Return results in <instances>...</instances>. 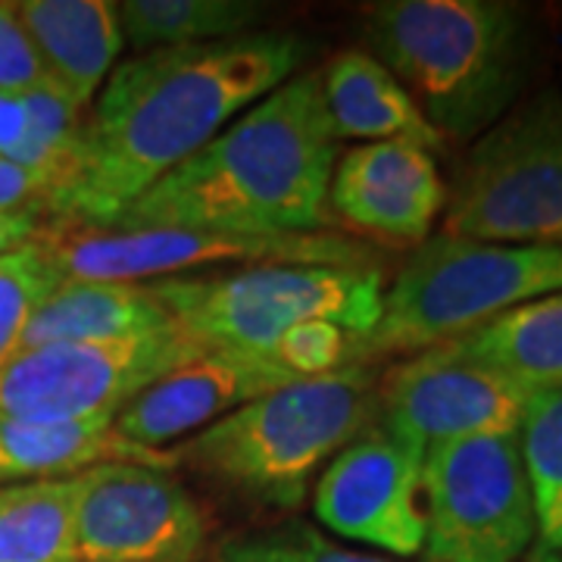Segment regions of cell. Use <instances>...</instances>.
Masks as SVG:
<instances>
[{
    "label": "cell",
    "mask_w": 562,
    "mask_h": 562,
    "mask_svg": "<svg viewBox=\"0 0 562 562\" xmlns=\"http://www.w3.org/2000/svg\"><path fill=\"white\" fill-rule=\"evenodd\" d=\"M310 41L294 32L135 54L103 81L79 147L47 201L50 220L110 228L162 176L301 72Z\"/></svg>",
    "instance_id": "6da1fadb"
},
{
    "label": "cell",
    "mask_w": 562,
    "mask_h": 562,
    "mask_svg": "<svg viewBox=\"0 0 562 562\" xmlns=\"http://www.w3.org/2000/svg\"><path fill=\"white\" fill-rule=\"evenodd\" d=\"M338 144L322 98V72L301 69L147 188L103 232H325Z\"/></svg>",
    "instance_id": "7a4b0ae2"
},
{
    "label": "cell",
    "mask_w": 562,
    "mask_h": 562,
    "mask_svg": "<svg viewBox=\"0 0 562 562\" xmlns=\"http://www.w3.org/2000/svg\"><path fill=\"white\" fill-rule=\"evenodd\" d=\"M362 35L441 138H482L531 76L528 13L506 0H382L362 7Z\"/></svg>",
    "instance_id": "3957f363"
},
{
    "label": "cell",
    "mask_w": 562,
    "mask_h": 562,
    "mask_svg": "<svg viewBox=\"0 0 562 562\" xmlns=\"http://www.w3.org/2000/svg\"><path fill=\"white\" fill-rule=\"evenodd\" d=\"M379 422V379L357 362L276 387L169 450L176 469L184 465L247 501L297 509L313 475Z\"/></svg>",
    "instance_id": "277c9868"
},
{
    "label": "cell",
    "mask_w": 562,
    "mask_h": 562,
    "mask_svg": "<svg viewBox=\"0 0 562 562\" xmlns=\"http://www.w3.org/2000/svg\"><path fill=\"white\" fill-rule=\"evenodd\" d=\"M562 291V250L435 235L384 288L375 328L353 341V362L422 353Z\"/></svg>",
    "instance_id": "5b68a950"
},
{
    "label": "cell",
    "mask_w": 562,
    "mask_h": 562,
    "mask_svg": "<svg viewBox=\"0 0 562 562\" xmlns=\"http://www.w3.org/2000/svg\"><path fill=\"white\" fill-rule=\"evenodd\" d=\"M172 322L203 350L269 353L303 322H335L366 338L382 316L375 266H244L222 276L150 281Z\"/></svg>",
    "instance_id": "8992f818"
},
{
    "label": "cell",
    "mask_w": 562,
    "mask_h": 562,
    "mask_svg": "<svg viewBox=\"0 0 562 562\" xmlns=\"http://www.w3.org/2000/svg\"><path fill=\"white\" fill-rule=\"evenodd\" d=\"M441 235L562 250V94L519 101L465 150Z\"/></svg>",
    "instance_id": "52a82bcc"
},
{
    "label": "cell",
    "mask_w": 562,
    "mask_h": 562,
    "mask_svg": "<svg viewBox=\"0 0 562 562\" xmlns=\"http://www.w3.org/2000/svg\"><path fill=\"white\" fill-rule=\"evenodd\" d=\"M44 244L63 281H160L203 266H375L372 247L335 232L235 235L206 228L98 232L47 220Z\"/></svg>",
    "instance_id": "ba28073f"
},
{
    "label": "cell",
    "mask_w": 562,
    "mask_h": 562,
    "mask_svg": "<svg viewBox=\"0 0 562 562\" xmlns=\"http://www.w3.org/2000/svg\"><path fill=\"white\" fill-rule=\"evenodd\" d=\"M422 497L425 562H522L538 547L519 435L428 447Z\"/></svg>",
    "instance_id": "9c48e42d"
},
{
    "label": "cell",
    "mask_w": 562,
    "mask_h": 562,
    "mask_svg": "<svg viewBox=\"0 0 562 562\" xmlns=\"http://www.w3.org/2000/svg\"><path fill=\"white\" fill-rule=\"evenodd\" d=\"M203 347L179 325L125 341L47 344L0 369V416L29 422L116 419L128 403Z\"/></svg>",
    "instance_id": "30bf717a"
},
{
    "label": "cell",
    "mask_w": 562,
    "mask_h": 562,
    "mask_svg": "<svg viewBox=\"0 0 562 562\" xmlns=\"http://www.w3.org/2000/svg\"><path fill=\"white\" fill-rule=\"evenodd\" d=\"M79 562H201L206 516L172 469L103 462L76 475Z\"/></svg>",
    "instance_id": "8fae6325"
},
{
    "label": "cell",
    "mask_w": 562,
    "mask_h": 562,
    "mask_svg": "<svg viewBox=\"0 0 562 562\" xmlns=\"http://www.w3.org/2000/svg\"><path fill=\"white\" fill-rule=\"evenodd\" d=\"M425 450L387 431L382 422L347 443L322 469L313 513L344 541L382 550L394 560L419 557L425 547Z\"/></svg>",
    "instance_id": "7c38bea8"
},
{
    "label": "cell",
    "mask_w": 562,
    "mask_h": 562,
    "mask_svg": "<svg viewBox=\"0 0 562 562\" xmlns=\"http://www.w3.org/2000/svg\"><path fill=\"white\" fill-rule=\"evenodd\" d=\"M531 391L447 344L413 353L379 379L382 425L403 441L435 443L519 435Z\"/></svg>",
    "instance_id": "4fadbf2b"
},
{
    "label": "cell",
    "mask_w": 562,
    "mask_h": 562,
    "mask_svg": "<svg viewBox=\"0 0 562 562\" xmlns=\"http://www.w3.org/2000/svg\"><path fill=\"white\" fill-rule=\"evenodd\" d=\"M291 382L301 379H294L272 353L203 350L201 357L140 391L113 419V431L122 441L166 453L169 443L188 441L244 403Z\"/></svg>",
    "instance_id": "5bb4252c"
},
{
    "label": "cell",
    "mask_w": 562,
    "mask_h": 562,
    "mask_svg": "<svg viewBox=\"0 0 562 562\" xmlns=\"http://www.w3.org/2000/svg\"><path fill=\"white\" fill-rule=\"evenodd\" d=\"M447 206L431 150L409 140L357 144L335 162L328 210L362 235L382 241H428Z\"/></svg>",
    "instance_id": "9a60e30c"
},
{
    "label": "cell",
    "mask_w": 562,
    "mask_h": 562,
    "mask_svg": "<svg viewBox=\"0 0 562 562\" xmlns=\"http://www.w3.org/2000/svg\"><path fill=\"white\" fill-rule=\"evenodd\" d=\"M16 16L38 54L44 85L60 91L76 110H85L101 94L125 47L116 3L22 0Z\"/></svg>",
    "instance_id": "2e32d148"
},
{
    "label": "cell",
    "mask_w": 562,
    "mask_h": 562,
    "mask_svg": "<svg viewBox=\"0 0 562 562\" xmlns=\"http://www.w3.org/2000/svg\"><path fill=\"white\" fill-rule=\"evenodd\" d=\"M169 325L176 322L150 281H63L29 322L22 350L47 344L125 341Z\"/></svg>",
    "instance_id": "e0dca14e"
},
{
    "label": "cell",
    "mask_w": 562,
    "mask_h": 562,
    "mask_svg": "<svg viewBox=\"0 0 562 562\" xmlns=\"http://www.w3.org/2000/svg\"><path fill=\"white\" fill-rule=\"evenodd\" d=\"M103 462L176 469L172 450L154 453L122 441L113 419L29 422L0 416V484L72 479Z\"/></svg>",
    "instance_id": "ac0fdd59"
},
{
    "label": "cell",
    "mask_w": 562,
    "mask_h": 562,
    "mask_svg": "<svg viewBox=\"0 0 562 562\" xmlns=\"http://www.w3.org/2000/svg\"><path fill=\"white\" fill-rule=\"evenodd\" d=\"M322 98L338 140H409L425 150L441 147L443 138L425 122L401 81L366 50H344L322 69Z\"/></svg>",
    "instance_id": "d6986e66"
},
{
    "label": "cell",
    "mask_w": 562,
    "mask_h": 562,
    "mask_svg": "<svg viewBox=\"0 0 562 562\" xmlns=\"http://www.w3.org/2000/svg\"><path fill=\"white\" fill-rule=\"evenodd\" d=\"M447 347L491 366L531 394L562 387V291L525 303L457 341H447Z\"/></svg>",
    "instance_id": "ffe728a7"
},
{
    "label": "cell",
    "mask_w": 562,
    "mask_h": 562,
    "mask_svg": "<svg viewBox=\"0 0 562 562\" xmlns=\"http://www.w3.org/2000/svg\"><path fill=\"white\" fill-rule=\"evenodd\" d=\"M122 38L135 54L241 38L257 32L269 7L257 0H122Z\"/></svg>",
    "instance_id": "44dd1931"
},
{
    "label": "cell",
    "mask_w": 562,
    "mask_h": 562,
    "mask_svg": "<svg viewBox=\"0 0 562 562\" xmlns=\"http://www.w3.org/2000/svg\"><path fill=\"white\" fill-rule=\"evenodd\" d=\"M0 562H79L76 475L0 487Z\"/></svg>",
    "instance_id": "7402d4cb"
},
{
    "label": "cell",
    "mask_w": 562,
    "mask_h": 562,
    "mask_svg": "<svg viewBox=\"0 0 562 562\" xmlns=\"http://www.w3.org/2000/svg\"><path fill=\"white\" fill-rule=\"evenodd\" d=\"M519 450L535 501L538 547L562 553V387L535 391L528 397Z\"/></svg>",
    "instance_id": "603a6c76"
},
{
    "label": "cell",
    "mask_w": 562,
    "mask_h": 562,
    "mask_svg": "<svg viewBox=\"0 0 562 562\" xmlns=\"http://www.w3.org/2000/svg\"><path fill=\"white\" fill-rule=\"evenodd\" d=\"M201 562H397L379 553H360L344 543L325 538L319 528L291 519V522L254 528L228 535L206 547Z\"/></svg>",
    "instance_id": "cb8c5ba5"
},
{
    "label": "cell",
    "mask_w": 562,
    "mask_h": 562,
    "mask_svg": "<svg viewBox=\"0 0 562 562\" xmlns=\"http://www.w3.org/2000/svg\"><path fill=\"white\" fill-rule=\"evenodd\" d=\"M60 284L63 276L41 241L0 257V369L20 353L29 322Z\"/></svg>",
    "instance_id": "d4e9b609"
},
{
    "label": "cell",
    "mask_w": 562,
    "mask_h": 562,
    "mask_svg": "<svg viewBox=\"0 0 562 562\" xmlns=\"http://www.w3.org/2000/svg\"><path fill=\"white\" fill-rule=\"evenodd\" d=\"M22 103H25V135L20 147L10 154V160L47 172L57 188V181L66 176L69 162L76 157L85 116L50 85H41L35 91L22 94Z\"/></svg>",
    "instance_id": "484cf974"
},
{
    "label": "cell",
    "mask_w": 562,
    "mask_h": 562,
    "mask_svg": "<svg viewBox=\"0 0 562 562\" xmlns=\"http://www.w3.org/2000/svg\"><path fill=\"white\" fill-rule=\"evenodd\" d=\"M353 341L347 328L335 322H303L284 331L279 341L272 344V357L294 375V379H319L328 372H338L353 362Z\"/></svg>",
    "instance_id": "4316f807"
},
{
    "label": "cell",
    "mask_w": 562,
    "mask_h": 562,
    "mask_svg": "<svg viewBox=\"0 0 562 562\" xmlns=\"http://www.w3.org/2000/svg\"><path fill=\"white\" fill-rule=\"evenodd\" d=\"M44 85L38 54L16 16V3H0V91L29 94Z\"/></svg>",
    "instance_id": "83f0119b"
},
{
    "label": "cell",
    "mask_w": 562,
    "mask_h": 562,
    "mask_svg": "<svg viewBox=\"0 0 562 562\" xmlns=\"http://www.w3.org/2000/svg\"><path fill=\"white\" fill-rule=\"evenodd\" d=\"M54 181L47 172L22 166V162L0 157V213H44L47 216V201H50ZM50 220V216H47Z\"/></svg>",
    "instance_id": "f1b7e54d"
},
{
    "label": "cell",
    "mask_w": 562,
    "mask_h": 562,
    "mask_svg": "<svg viewBox=\"0 0 562 562\" xmlns=\"http://www.w3.org/2000/svg\"><path fill=\"white\" fill-rule=\"evenodd\" d=\"M47 216L44 213H32V210H20V213H0V257L20 250L25 244H32L41 235Z\"/></svg>",
    "instance_id": "f546056e"
},
{
    "label": "cell",
    "mask_w": 562,
    "mask_h": 562,
    "mask_svg": "<svg viewBox=\"0 0 562 562\" xmlns=\"http://www.w3.org/2000/svg\"><path fill=\"white\" fill-rule=\"evenodd\" d=\"M25 135V103L22 94L0 91V157H10Z\"/></svg>",
    "instance_id": "4dcf8cb0"
},
{
    "label": "cell",
    "mask_w": 562,
    "mask_h": 562,
    "mask_svg": "<svg viewBox=\"0 0 562 562\" xmlns=\"http://www.w3.org/2000/svg\"><path fill=\"white\" fill-rule=\"evenodd\" d=\"M525 562H562V553H553V550H543V547H535Z\"/></svg>",
    "instance_id": "1f68e13d"
}]
</instances>
